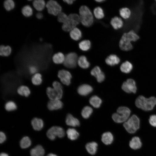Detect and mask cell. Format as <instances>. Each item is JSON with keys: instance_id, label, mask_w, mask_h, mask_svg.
Segmentation results:
<instances>
[{"instance_id": "1", "label": "cell", "mask_w": 156, "mask_h": 156, "mask_svg": "<svg viewBox=\"0 0 156 156\" xmlns=\"http://www.w3.org/2000/svg\"><path fill=\"white\" fill-rule=\"evenodd\" d=\"M139 38L137 34L133 30L124 33L119 41V46L122 50L127 51L133 48L132 42H135Z\"/></svg>"}, {"instance_id": "2", "label": "cell", "mask_w": 156, "mask_h": 156, "mask_svg": "<svg viewBox=\"0 0 156 156\" xmlns=\"http://www.w3.org/2000/svg\"><path fill=\"white\" fill-rule=\"evenodd\" d=\"M135 104L137 108L143 111H150L156 105V98L152 96L147 98L143 95H140L136 98Z\"/></svg>"}, {"instance_id": "3", "label": "cell", "mask_w": 156, "mask_h": 156, "mask_svg": "<svg viewBox=\"0 0 156 156\" xmlns=\"http://www.w3.org/2000/svg\"><path fill=\"white\" fill-rule=\"evenodd\" d=\"M79 16L80 22L86 27H89L93 23L94 17L90 9L87 6H81L79 10Z\"/></svg>"}, {"instance_id": "4", "label": "cell", "mask_w": 156, "mask_h": 156, "mask_svg": "<svg viewBox=\"0 0 156 156\" xmlns=\"http://www.w3.org/2000/svg\"><path fill=\"white\" fill-rule=\"evenodd\" d=\"M131 111L127 107H119L117 110V112L113 114L112 117L116 122L121 123L126 122L128 119Z\"/></svg>"}, {"instance_id": "5", "label": "cell", "mask_w": 156, "mask_h": 156, "mask_svg": "<svg viewBox=\"0 0 156 156\" xmlns=\"http://www.w3.org/2000/svg\"><path fill=\"white\" fill-rule=\"evenodd\" d=\"M123 125L129 133H133L140 127V120L137 116L133 114L124 122Z\"/></svg>"}, {"instance_id": "6", "label": "cell", "mask_w": 156, "mask_h": 156, "mask_svg": "<svg viewBox=\"0 0 156 156\" xmlns=\"http://www.w3.org/2000/svg\"><path fill=\"white\" fill-rule=\"evenodd\" d=\"M80 22L79 15L76 14H71L68 16L65 22L63 24L62 28L64 31H70L78 25Z\"/></svg>"}, {"instance_id": "7", "label": "cell", "mask_w": 156, "mask_h": 156, "mask_svg": "<svg viewBox=\"0 0 156 156\" xmlns=\"http://www.w3.org/2000/svg\"><path fill=\"white\" fill-rule=\"evenodd\" d=\"M46 93L50 100H60L63 95L62 86L49 87L47 88Z\"/></svg>"}, {"instance_id": "8", "label": "cell", "mask_w": 156, "mask_h": 156, "mask_svg": "<svg viewBox=\"0 0 156 156\" xmlns=\"http://www.w3.org/2000/svg\"><path fill=\"white\" fill-rule=\"evenodd\" d=\"M65 132L64 129L58 126H53L50 128L47 131V135L48 138L51 140H54L56 136L60 138L64 137Z\"/></svg>"}, {"instance_id": "9", "label": "cell", "mask_w": 156, "mask_h": 156, "mask_svg": "<svg viewBox=\"0 0 156 156\" xmlns=\"http://www.w3.org/2000/svg\"><path fill=\"white\" fill-rule=\"evenodd\" d=\"M122 90L128 94H135L137 88L135 81L133 79L128 78L123 82L121 86Z\"/></svg>"}, {"instance_id": "10", "label": "cell", "mask_w": 156, "mask_h": 156, "mask_svg": "<svg viewBox=\"0 0 156 156\" xmlns=\"http://www.w3.org/2000/svg\"><path fill=\"white\" fill-rule=\"evenodd\" d=\"M78 56L76 53H70L65 56L64 66L69 68H74L76 67L78 61Z\"/></svg>"}, {"instance_id": "11", "label": "cell", "mask_w": 156, "mask_h": 156, "mask_svg": "<svg viewBox=\"0 0 156 156\" xmlns=\"http://www.w3.org/2000/svg\"><path fill=\"white\" fill-rule=\"evenodd\" d=\"M48 12L54 16H57L62 11V8L60 5L56 1L50 0L48 1L46 5Z\"/></svg>"}, {"instance_id": "12", "label": "cell", "mask_w": 156, "mask_h": 156, "mask_svg": "<svg viewBox=\"0 0 156 156\" xmlns=\"http://www.w3.org/2000/svg\"><path fill=\"white\" fill-rule=\"evenodd\" d=\"M57 76L63 84L68 86L70 83L72 76L68 71L64 69L60 70L58 72Z\"/></svg>"}, {"instance_id": "13", "label": "cell", "mask_w": 156, "mask_h": 156, "mask_svg": "<svg viewBox=\"0 0 156 156\" xmlns=\"http://www.w3.org/2000/svg\"><path fill=\"white\" fill-rule=\"evenodd\" d=\"M110 24L113 29L118 30L122 29L124 25L123 19L120 16H115L112 18Z\"/></svg>"}, {"instance_id": "14", "label": "cell", "mask_w": 156, "mask_h": 156, "mask_svg": "<svg viewBox=\"0 0 156 156\" xmlns=\"http://www.w3.org/2000/svg\"><path fill=\"white\" fill-rule=\"evenodd\" d=\"M91 74L95 77L98 82L99 83L103 81L105 79L104 74L98 66H95L92 69L91 71Z\"/></svg>"}, {"instance_id": "15", "label": "cell", "mask_w": 156, "mask_h": 156, "mask_svg": "<svg viewBox=\"0 0 156 156\" xmlns=\"http://www.w3.org/2000/svg\"><path fill=\"white\" fill-rule=\"evenodd\" d=\"M63 104L60 100H50L47 104V107L51 111L56 110L62 108Z\"/></svg>"}, {"instance_id": "16", "label": "cell", "mask_w": 156, "mask_h": 156, "mask_svg": "<svg viewBox=\"0 0 156 156\" xmlns=\"http://www.w3.org/2000/svg\"><path fill=\"white\" fill-rule=\"evenodd\" d=\"M120 58L115 54L109 55L106 58L105 60L106 63L111 66L118 64L120 63Z\"/></svg>"}, {"instance_id": "17", "label": "cell", "mask_w": 156, "mask_h": 156, "mask_svg": "<svg viewBox=\"0 0 156 156\" xmlns=\"http://www.w3.org/2000/svg\"><path fill=\"white\" fill-rule=\"evenodd\" d=\"M93 90L92 87L89 85L86 84L82 85L79 87L77 92L80 95L86 96L91 92Z\"/></svg>"}, {"instance_id": "18", "label": "cell", "mask_w": 156, "mask_h": 156, "mask_svg": "<svg viewBox=\"0 0 156 156\" xmlns=\"http://www.w3.org/2000/svg\"><path fill=\"white\" fill-rule=\"evenodd\" d=\"M133 68V64L128 61H126L121 64L120 69L123 73L128 74L130 73Z\"/></svg>"}, {"instance_id": "19", "label": "cell", "mask_w": 156, "mask_h": 156, "mask_svg": "<svg viewBox=\"0 0 156 156\" xmlns=\"http://www.w3.org/2000/svg\"><path fill=\"white\" fill-rule=\"evenodd\" d=\"M66 123L68 125L73 127H78L80 125L79 120L70 114L66 116Z\"/></svg>"}, {"instance_id": "20", "label": "cell", "mask_w": 156, "mask_h": 156, "mask_svg": "<svg viewBox=\"0 0 156 156\" xmlns=\"http://www.w3.org/2000/svg\"><path fill=\"white\" fill-rule=\"evenodd\" d=\"M31 124L34 130L36 131H40L42 129L43 127L44 122L42 119L35 118L31 120Z\"/></svg>"}, {"instance_id": "21", "label": "cell", "mask_w": 156, "mask_h": 156, "mask_svg": "<svg viewBox=\"0 0 156 156\" xmlns=\"http://www.w3.org/2000/svg\"><path fill=\"white\" fill-rule=\"evenodd\" d=\"M120 16L124 20L129 19L131 15V12L129 8L125 7L120 8L119 10Z\"/></svg>"}, {"instance_id": "22", "label": "cell", "mask_w": 156, "mask_h": 156, "mask_svg": "<svg viewBox=\"0 0 156 156\" xmlns=\"http://www.w3.org/2000/svg\"><path fill=\"white\" fill-rule=\"evenodd\" d=\"M44 150L40 145H38L32 149L30 151L31 156H44Z\"/></svg>"}, {"instance_id": "23", "label": "cell", "mask_w": 156, "mask_h": 156, "mask_svg": "<svg viewBox=\"0 0 156 156\" xmlns=\"http://www.w3.org/2000/svg\"><path fill=\"white\" fill-rule=\"evenodd\" d=\"M130 147L133 149H137L140 148L142 143L140 138L138 137L135 136L132 138L129 143Z\"/></svg>"}, {"instance_id": "24", "label": "cell", "mask_w": 156, "mask_h": 156, "mask_svg": "<svg viewBox=\"0 0 156 156\" xmlns=\"http://www.w3.org/2000/svg\"><path fill=\"white\" fill-rule=\"evenodd\" d=\"M114 137L112 134L109 132L104 133L102 135L101 140L106 145L111 144L113 142Z\"/></svg>"}, {"instance_id": "25", "label": "cell", "mask_w": 156, "mask_h": 156, "mask_svg": "<svg viewBox=\"0 0 156 156\" xmlns=\"http://www.w3.org/2000/svg\"><path fill=\"white\" fill-rule=\"evenodd\" d=\"M98 144L94 142L87 143L85 147L88 152L91 155H94L96 153L97 149Z\"/></svg>"}, {"instance_id": "26", "label": "cell", "mask_w": 156, "mask_h": 156, "mask_svg": "<svg viewBox=\"0 0 156 156\" xmlns=\"http://www.w3.org/2000/svg\"><path fill=\"white\" fill-rule=\"evenodd\" d=\"M81 31L78 28L76 27L70 31V36L73 40L77 41L80 40L82 37Z\"/></svg>"}, {"instance_id": "27", "label": "cell", "mask_w": 156, "mask_h": 156, "mask_svg": "<svg viewBox=\"0 0 156 156\" xmlns=\"http://www.w3.org/2000/svg\"><path fill=\"white\" fill-rule=\"evenodd\" d=\"M65 58V56L63 53L58 52L55 54L52 57V60L54 63L57 64L64 63Z\"/></svg>"}, {"instance_id": "28", "label": "cell", "mask_w": 156, "mask_h": 156, "mask_svg": "<svg viewBox=\"0 0 156 156\" xmlns=\"http://www.w3.org/2000/svg\"><path fill=\"white\" fill-rule=\"evenodd\" d=\"M17 92L20 95L28 97L30 94V90L29 88L25 85H22L19 87L17 89Z\"/></svg>"}, {"instance_id": "29", "label": "cell", "mask_w": 156, "mask_h": 156, "mask_svg": "<svg viewBox=\"0 0 156 156\" xmlns=\"http://www.w3.org/2000/svg\"><path fill=\"white\" fill-rule=\"evenodd\" d=\"M66 133L68 138L72 140H76L79 135L78 131L75 129L72 128L68 129L67 130Z\"/></svg>"}, {"instance_id": "30", "label": "cell", "mask_w": 156, "mask_h": 156, "mask_svg": "<svg viewBox=\"0 0 156 156\" xmlns=\"http://www.w3.org/2000/svg\"><path fill=\"white\" fill-rule=\"evenodd\" d=\"M77 63L79 66L83 68H87L90 65L89 62L87 60V58L84 55H81L78 58Z\"/></svg>"}, {"instance_id": "31", "label": "cell", "mask_w": 156, "mask_h": 156, "mask_svg": "<svg viewBox=\"0 0 156 156\" xmlns=\"http://www.w3.org/2000/svg\"><path fill=\"white\" fill-rule=\"evenodd\" d=\"M79 47L81 50L87 51L90 49L91 47V43L89 40H83L79 43Z\"/></svg>"}, {"instance_id": "32", "label": "cell", "mask_w": 156, "mask_h": 156, "mask_svg": "<svg viewBox=\"0 0 156 156\" xmlns=\"http://www.w3.org/2000/svg\"><path fill=\"white\" fill-rule=\"evenodd\" d=\"M89 103L94 107L98 108L100 107L102 103V101L97 96H94L90 98Z\"/></svg>"}, {"instance_id": "33", "label": "cell", "mask_w": 156, "mask_h": 156, "mask_svg": "<svg viewBox=\"0 0 156 156\" xmlns=\"http://www.w3.org/2000/svg\"><path fill=\"white\" fill-rule=\"evenodd\" d=\"M31 81L32 83L34 85L38 86L40 85L42 82L41 75L38 73L34 74L32 77Z\"/></svg>"}, {"instance_id": "34", "label": "cell", "mask_w": 156, "mask_h": 156, "mask_svg": "<svg viewBox=\"0 0 156 156\" xmlns=\"http://www.w3.org/2000/svg\"><path fill=\"white\" fill-rule=\"evenodd\" d=\"M33 5L36 9L41 11L44 8L46 5L43 0H35L33 3Z\"/></svg>"}, {"instance_id": "35", "label": "cell", "mask_w": 156, "mask_h": 156, "mask_svg": "<svg viewBox=\"0 0 156 156\" xmlns=\"http://www.w3.org/2000/svg\"><path fill=\"white\" fill-rule=\"evenodd\" d=\"M11 48L9 46L1 45L0 47V55L3 56H8L11 54Z\"/></svg>"}, {"instance_id": "36", "label": "cell", "mask_w": 156, "mask_h": 156, "mask_svg": "<svg viewBox=\"0 0 156 156\" xmlns=\"http://www.w3.org/2000/svg\"><path fill=\"white\" fill-rule=\"evenodd\" d=\"M93 13L95 17L98 19H101L104 16L103 10L100 7H96L94 10Z\"/></svg>"}, {"instance_id": "37", "label": "cell", "mask_w": 156, "mask_h": 156, "mask_svg": "<svg viewBox=\"0 0 156 156\" xmlns=\"http://www.w3.org/2000/svg\"><path fill=\"white\" fill-rule=\"evenodd\" d=\"M20 146L22 148H26L30 146L31 144V141L27 136L23 137L20 142Z\"/></svg>"}, {"instance_id": "38", "label": "cell", "mask_w": 156, "mask_h": 156, "mask_svg": "<svg viewBox=\"0 0 156 156\" xmlns=\"http://www.w3.org/2000/svg\"><path fill=\"white\" fill-rule=\"evenodd\" d=\"M92 112L93 110L91 107L89 106H86L82 109L81 114L84 118H88L92 114Z\"/></svg>"}, {"instance_id": "39", "label": "cell", "mask_w": 156, "mask_h": 156, "mask_svg": "<svg viewBox=\"0 0 156 156\" xmlns=\"http://www.w3.org/2000/svg\"><path fill=\"white\" fill-rule=\"evenodd\" d=\"M22 13L24 16L28 17L32 15L33 14V10L30 6L26 5L22 8Z\"/></svg>"}, {"instance_id": "40", "label": "cell", "mask_w": 156, "mask_h": 156, "mask_svg": "<svg viewBox=\"0 0 156 156\" xmlns=\"http://www.w3.org/2000/svg\"><path fill=\"white\" fill-rule=\"evenodd\" d=\"M17 106L16 104L12 101H9L5 104V109L8 111H14L17 109Z\"/></svg>"}, {"instance_id": "41", "label": "cell", "mask_w": 156, "mask_h": 156, "mask_svg": "<svg viewBox=\"0 0 156 156\" xmlns=\"http://www.w3.org/2000/svg\"><path fill=\"white\" fill-rule=\"evenodd\" d=\"M4 6L5 9L9 11L13 9L15 6L14 1L12 0H6L4 2Z\"/></svg>"}, {"instance_id": "42", "label": "cell", "mask_w": 156, "mask_h": 156, "mask_svg": "<svg viewBox=\"0 0 156 156\" xmlns=\"http://www.w3.org/2000/svg\"><path fill=\"white\" fill-rule=\"evenodd\" d=\"M68 16L64 12H61L57 15L58 21L60 23H64L67 20Z\"/></svg>"}, {"instance_id": "43", "label": "cell", "mask_w": 156, "mask_h": 156, "mask_svg": "<svg viewBox=\"0 0 156 156\" xmlns=\"http://www.w3.org/2000/svg\"><path fill=\"white\" fill-rule=\"evenodd\" d=\"M149 122L152 126L156 127V115L153 114L150 116Z\"/></svg>"}, {"instance_id": "44", "label": "cell", "mask_w": 156, "mask_h": 156, "mask_svg": "<svg viewBox=\"0 0 156 156\" xmlns=\"http://www.w3.org/2000/svg\"><path fill=\"white\" fill-rule=\"evenodd\" d=\"M38 68L36 66L34 65H31L29 67V70L31 74L34 75L37 73Z\"/></svg>"}, {"instance_id": "45", "label": "cell", "mask_w": 156, "mask_h": 156, "mask_svg": "<svg viewBox=\"0 0 156 156\" xmlns=\"http://www.w3.org/2000/svg\"><path fill=\"white\" fill-rule=\"evenodd\" d=\"M0 142L2 143L6 139V136L5 134L3 132L1 131L0 133Z\"/></svg>"}, {"instance_id": "46", "label": "cell", "mask_w": 156, "mask_h": 156, "mask_svg": "<svg viewBox=\"0 0 156 156\" xmlns=\"http://www.w3.org/2000/svg\"><path fill=\"white\" fill-rule=\"evenodd\" d=\"M75 1V0H63V1H64L66 3L68 4L69 5H71L72 4L74 1Z\"/></svg>"}, {"instance_id": "47", "label": "cell", "mask_w": 156, "mask_h": 156, "mask_svg": "<svg viewBox=\"0 0 156 156\" xmlns=\"http://www.w3.org/2000/svg\"><path fill=\"white\" fill-rule=\"evenodd\" d=\"M43 16L42 14L40 12L38 13L36 15V17L38 18L39 19L42 18Z\"/></svg>"}, {"instance_id": "48", "label": "cell", "mask_w": 156, "mask_h": 156, "mask_svg": "<svg viewBox=\"0 0 156 156\" xmlns=\"http://www.w3.org/2000/svg\"><path fill=\"white\" fill-rule=\"evenodd\" d=\"M0 156H9V155L6 153H1Z\"/></svg>"}, {"instance_id": "49", "label": "cell", "mask_w": 156, "mask_h": 156, "mask_svg": "<svg viewBox=\"0 0 156 156\" xmlns=\"http://www.w3.org/2000/svg\"><path fill=\"white\" fill-rule=\"evenodd\" d=\"M47 156H57L56 155L53 154V153H49L47 155Z\"/></svg>"}, {"instance_id": "50", "label": "cell", "mask_w": 156, "mask_h": 156, "mask_svg": "<svg viewBox=\"0 0 156 156\" xmlns=\"http://www.w3.org/2000/svg\"><path fill=\"white\" fill-rule=\"evenodd\" d=\"M105 1V0H95V1H96V2H99V3H101V2H103Z\"/></svg>"}, {"instance_id": "51", "label": "cell", "mask_w": 156, "mask_h": 156, "mask_svg": "<svg viewBox=\"0 0 156 156\" xmlns=\"http://www.w3.org/2000/svg\"><path fill=\"white\" fill-rule=\"evenodd\" d=\"M155 1H156V0H155Z\"/></svg>"}]
</instances>
